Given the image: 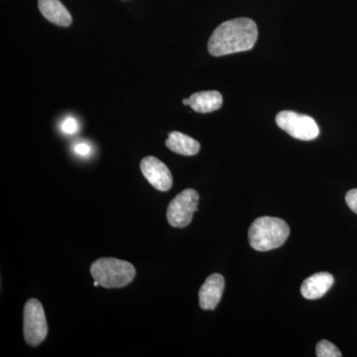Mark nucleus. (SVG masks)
<instances>
[{
    "instance_id": "f257e3e1",
    "label": "nucleus",
    "mask_w": 357,
    "mask_h": 357,
    "mask_svg": "<svg viewBox=\"0 0 357 357\" xmlns=\"http://www.w3.org/2000/svg\"><path fill=\"white\" fill-rule=\"evenodd\" d=\"M258 38L257 25L249 18L225 21L211 34L208 50L211 56L222 57L251 50Z\"/></svg>"
},
{
    "instance_id": "f03ea898",
    "label": "nucleus",
    "mask_w": 357,
    "mask_h": 357,
    "mask_svg": "<svg viewBox=\"0 0 357 357\" xmlns=\"http://www.w3.org/2000/svg\"><path fill=\"white\" fill-rule=\"evenodd\" d=\"M289 234L290 227L285 220L279 218H258L249 229V244L255 250H273L286 243Z\"/></svg>"
},
{
    "instance_id": "7ed1b4c3",
    "label": "nucleus",
    "mask_w": 357,
    "mask_h": 357,
    "mask_svg": "<svg viewBox=\"0 0 357 357\" xmlns=\"http://www.w3.org/2000/svg\"><path fill=\"white\" fill-rule=\"evenodd\" d=\"M91 274L100 286L107 289L126 287L133 281L136 270L131 263L117 258H100L91 264Z\"/></svg>"
},
{
    "instance_id": "20e7f679",
    "label": "nucleus",
    "mask_w": 357,
    "mask_h": 357,
    "mask_svg": "<svg viewBox=\"0 0 357 357\" xmlns=\"http://www.w3.org/2000/svg\"><path fill=\"white\" fill-rule=\"evenodd\" d=\"M23 321L26 344L33 347L42 344L48 335V325L43 306L38 300L30 299L26 303Z\"/></svg>"
},
{
    "instance_id": "39448f33",
    "label": "nucleus",
    "mask_w": 357,
    "mask_h": 357,
    "mask_svg": "<svg viewBox=\"0 0 357 357\" xmlns=\"http://www.w3.org/2000/svg\"><path fill=\"white\" fill-rule=\"evenodd\" d=\"M276 123L296 139L311 141L316 139L319 134L318 124L309 115L284 110L277 114Z\"/></svg>"
},
{
    "instance_id": "423d86ee",
    "label": "nucleus",
    "mask_w": 357,
    "mask_h": 357,
    "mask_svg": "<svg viewBox=\"0 0 357 357\" xmlns=\"http://www.w3.org/2000/svg\"><path fill=\"white\" fill-rule=\"evenodd\" d=\"M198 192L187 189L178 194L169 204L167 220L173 227H185L191 223L192 215L198 211Z\"/></svg>"
},
{
    "instance_id": "0eeeda50",
    "label": "nucleus",
    "mask_w": 357,
    "mask_h": 357,
    "mask_svg": "<svg viewBox=\"0 0 357 357\" xmlns=\"http://www.w3.org/2000/svg\"><path fill=\"white\" fill-rule=\"evenodd\" d=\"M141 172L155 189L167 192L172 188L173 177L168 167L156 157L147 156L140 163Z\"/></svg>"
},
{
    "instance_id": "6e6552de",
    "label": "nucleus",
    "mask_w": 357,
    "mask_h": 357,
    "mask_svg": "<svg viewBox=\"0 0 357 357\" xmlns=\"http://www.w3.org/2000/svg\"><path fill=\"white\" fill-rule=\"evenodd\" d=\"M225 286V281L222 275L215 273L208 276L199 289V307L206 311L215 310L222 299Z\"/></svg>"
},
{
    "instance_id": "1a4fd4ad",
    "label": "nucleus",
    "mask_w": 357,
    "mask_h": 357,
    "mask_svg": "<svg viewBox=\"0 0 357 357\" xmlns=\"http://www.w3.org/2000/svg\"><path fill=\"white\" fill-rule=\"evenodd\" d=\"M185 105H190L199 114H208L220 109L222 105V96L218 91H199L194 93L189 98L183 100Z\"/></svg>"
},
{
    "instance_id": "9d476101",
    "label": "nucleus",
    "mask_w": 357,
    "mask_h": 357,
    "mask_svg": "<svg viewBox=\"0 0 357 357\" xmlns=\"http://www.w3.org/2000/svg\"><path fill=\"white\" fill-rule=\"evenodd\" d=\"M333 284V277L328 272H319L310 276L303 282L301 286V294L307 300H317L324 295Z\"/></svg>"
},
{
    "instance_id": "9b49d317",
    "label": "nucleus",
    "mask_w": 357,
    "mask_h": 357,
    "mask_svg": "<svg viewBox=\"0 0 357 357\" xmlns=\"http://www.w3.org/2000/svg\"><path fill=\"white\" fill-rule=\"evenodd\" d=\"M40 13L53 24L68 27L72 24V16L60 0H39Z\"/></svg>"
},
{
    "instance_id": "f8f14e48",
    "label": "nucleus",
    "mask_w": 357,
    "mask_h": 357,
    "mask_svg": "<svg viewBox=\"0 0 357 357\" xmlns=\"http://www.w3.org/2000/svg\"><path fill=\"white\" fill-rule=\"evenodd\" d=\"M165 144L174 153L184 155V156H194L198 154L201 149V145L198 141L178 131L169 133Z\"/></svg>"
},
{
    "instance_id": "ddd939ff",
    "label": "nucleus",
    "mask_w": 357,
    "mask_h": 357,
    "mask_svg": "<svg viewBox=\"0 0 357 357\" xmlns=\"http://www.w3.org/2000/svg\"><path fill=\"white\" fill-rule=\"evenodd\" d=\"M316 354L318 357H342L340 349L328 340H321L316 347Z\"/></svg>"
},
{
    "instance_id": "4468645a",
    "label": "nucleus",
    "mask_w": 357,
    "mask_h": 357,
    "mask_svg": "<svg viewBox=\"0 0 357 357\" xmlns=\"http://www.w3.org/2000/svg\"><path fill=\"white\" fill-rule=\"evenodd\" d=\"M61 129L66 134H75L79 130V124H77V121L74 117H68L61 124Z\"/></svg>"
},
{
    "instance_id": "2eb2a0df",
    "label": "nucleus",
    "mask_w": 357,
    "mask_h": 357,
    "mask_svg": "<svg viewBox=\"0 0 357 357\" xmlns=\"http://www.w3.org/2000/svg\"><path fill=\"white\" fill-rule=\"evenodd\" d=\"M347 206L357 215V189L351 190L345 195Z\"/></svg>"
},
{
    "instance_id": "dca6fc26",
    "label": "nucleus",
    "mask_w": 357,
    "mask_h": 357,
    "mask_svg": "<svg viewBox=\"0 0 357 357\" xmlns=\"http://www.w3.org/2000/svg\"><path fill=\"white\" fill-rule=\"evenodd\" d=\"M75 153L79 156L86 157L91 154V148L86 143H77L74 147Z\"/></svg>"
}]
</instances>
